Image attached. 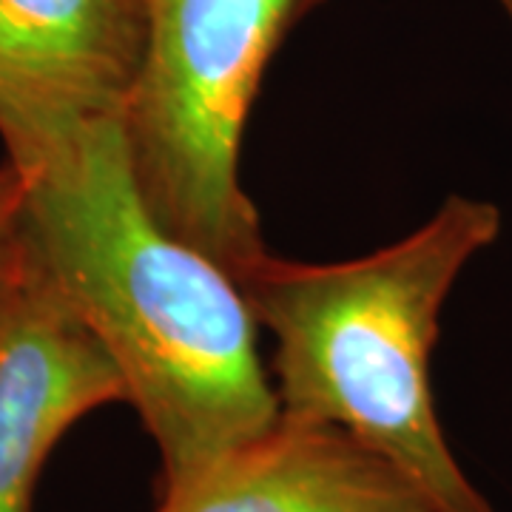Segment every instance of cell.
<instances>
[{"label":"cell","mask_w":512,"mask_h":512,"mask_svg":"<svg viewBox=\"0 0 512 512\" xmlns=\"http://www.w3.org/2000/svg\"><path fill=\"white\" fill-rule=\"evenodd\" d=\"M322 0H146L120 137L151 217L237 279L268 254L242 137L279 46Z\"/></svg>","instance_id":"cell-3"},{"label":"cell","mask_w":512,"mask_h":512,"mask_svg":"<svg viewBox=\"0 0 512 512\" xmlns=\"http://www.w3.org/2000/svg\"><path fill=\"white\" fill-rule=\"evenodd\" d=\"M117 402V367L20 231L0 259V512H32L60 439Z\"/></svg>","instance_id":"cell-5"},{"label":"cell","mask_w":512,"mask_h":512,"mask_svg":"<svg viewBox=\"0 0 512 512\" xmlns=\"http://www.w3.org/2000/svg\"><path fill=\"white\" fill-rule=\"evenodd\" d=\"M23 197H26V177L6 160L0 165V259L18 242Z\"/></svg>","instance_id":"cell-7"},{"label":"cell","mask_w":512,"mask_h":512,"mask_svg":"<svg viewBox=\"0 0 512 512\" xmlns=\"http://www.w3.org/2000/svg\"><path fill=\"white\" fill-rule=\"evenodd\" d=\"M146 46V0H0V140L32 171L120 120Z\"/></svg>","instance_id":"cell-4"},{"label":"cell","mask_w":512,"mask_h":512,"mask_svg":"<svg viewBox=\"0 0 512 512\" xmlns=\"http://www.w3.org/2000/svg\"><path fill=\"white\" fill-rule=\"evenodd\" d=\"M154 512H436L396 464L328 421L282 413L165 484Z\"/></svg>","instance_id":"cell-6"},{"label":"cell","mask_w":512,"mask_h":512,"mask_svg":"<svg viewBox=\"0 0 512 512\" xmlns=\"http://www.w3.org/2000/svg\"><path fill=\"white\" fill-rule=\"evenodd\" d=\"M20 174V231L117 367L157 444L163 487L274 424L279 399L245 293L151 217L120 120Z\"/></svg>","instance_id":"cell-1"},{"label":"cell","mask_w":512,"mask_h":512,"mask_svg":"<svg viewBox=\"0 0 512 512\" xmlns=\"http://www.w3.org/2000/svg\"><path fill=\"white\" fill-rule=\"evenodd\" d=\"M498 6H501L504 18L510 20V26H512V0H498Z\"/></svg>","instance_id":"cell-8"},{"label":"cell","mask_w":512,"mask_h":512,"mask_svg":"<svg viewBox=\"0 0 512 512\" xmlns=\"http://www.w3.org/2000/svg\"><path fill=\"white\" fill-rule=\"evenodd\" d=\"M501 228L495 202L447 194L430 220L373 254L296 262L268 251L237 276L256 328L274 339L279 410L348 430L436 512H495L441 430L430 359L447 296Z\"/></svg>","instance_id":"cell-2"}]
</instances>
